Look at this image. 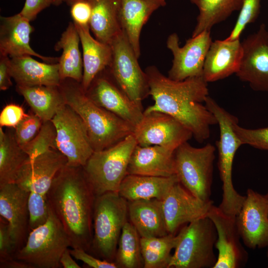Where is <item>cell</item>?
Instances as JSON below:
<instances>
[{"label":"cell","instance_id":"6da1fadb","mask_svg":"<svg viewBox=\"0 0 268 268\" xmlns=\"http://www.w3.org/2000/svg\"><path fill=\"white\" fill-rule=\"evenodd\" d=\"M149 87V95L154 101L144 113L160 112L167 114L184 125L199 143L210 136V128L217 124L214 116L204 103L208 95L207 82L202 76L172 80L154 66L145 70Z\"/></svg>","mask_w":268,"mask_h":268},{"label":"cell","instance_id":"7a4b0ae2","mask_svg":"<svg viewBox=\"0 0 268 268\" xmlns=\"http://www.w3.org/2000/svg\"><path fill=\"white\" fill-rule=\"evenodd\" d=\"M95 197L83 167L66 165L52 182L47 201L67 234L72 248L90 250Z\"/></svg>","mask_w":268,"mask_h":268},{"label":"cell","instance_id":"3957f363","mask_svg":"<svg viewBox=\"0 0 268 268\" xmlns=\"http://www.w3.org/2000/svg\"><path fill=\"white\" fill-rule=\"evenodd\" d=\"M60 87L66 104L84 122L94 151L109 148L133 133V126L95 104L86 94L80 83L63 80Z\"/></svg>","mask_w":268,"mask_h":268},{"label":"cell","instance_id":"277c9868","mask_svg":"<svg viewBox=\"0 0 268 268\" xmlns=\"http://www.w3.org/2000/svg\"><path fill=\"white\" fill-rule=\"evenodd\" d=\"M204 104L215 117L220 131L216 145L222 196L218 207L225 213L236 216L245 199V196L241 195L234 189L232 176L234 157L242 145L233 128L234 124L238 122V120L209 96L205 99Z\"/></svg>","mask_w":268,"mask_h":268},{"label":"cell","instance_id":"5b68a950","mask_svg":"<svg viewBox=\"0 0 268 268\" xmlns=\"http://www.w3.org/2000/svg\"><path fill=\"white\" fill-rule=\"evenodd\" d=\"M128 201L118 192L96 196L93 213L94 234L90 249L103 260L113 262L123 227L127 222Z\"/></svg>","mask_w":268,"mask_h":268},{"label":"cell","instance_id":"8992f818","mask_svg":"<svg viewBox=\"0 0 268 268\" xmlns=\"http://www.w3.org/2000/svg\"><path fill=\"white\" fill-rule=\"evenodd\" d=\"M136 145L132 134L109 148L94 151L83 168L95 196L118 192L128 175L129 161Z\"/></svg>","mask_w":268,"mask_h":268},{"label":"cell","instance_id":"52a82bcc","mask_svg":"<svg viewBox=\"0 0 268 268\" xmlns=\"http://www.w3.org/2000/svg\"><path fill=\"white\" fill-rule=\"evenodd\" d=\"M69 247V238L50 208L46 223L29 233L25 244L14 259L27 263L32 268H60L61 257Z\"/></svg>","mask_w":268,"mask_h":268},{"label":"cell","instance_id":"ba28073f","mask_svg":"<svg viewBox=\"0 0 268 268\" xmlns=\"http://www.w3.org/2000/svg\"><path fill=\"white\" fill-rule=\"evenodd\" d=\"M179 234V240L168 268H214L217 261L213 251L217 233L207 216L183 227Z\"/></svg>","mask_w":268,"mask_h":268},{"label":"cell","instance_id":"9c48e42d","mask_svg":"<svg viewBox=\"0 0 268 268\" xmlns=\"http://www.w3.org/2000/svg\"><path fill=\"white\" fill-rule=\"evenodd\" d=\"M215 147L208 143L195 147L188 142L175 152L176 175L179 182L196 197L210 201Z\"/></svg>","mask_w":268,"mask_h":268},{"label":"cell","instance_id":"30bf717a","mask_svg":"<svg viewBox=\"0 0 268 268\" xmlns=\"http://www.w3.org/2000/svg\"><path fill=\"white\" fill-rule=\"evenodd\" d=\"M110 45L112 56L107 67L109 73L129 98L143 109L142 102L149 95L146 73L140 68L138 58L122 31Z\"/></svg>","mask_w":268,"mask_h":268},{"label":"cell","instance_id":"8fae6325","mask_svg":"<svg viewBox=\"0 0 268 268\" xmlns=\"http://www.w3.org/2000/svg\"><path fill=\"white\" fill-rule=\"evenodd\" d=\"M51 121L56 130V149L66 157L67 165L83 167L94 151L81 118L66 104Z\"/></svg>","mask_w":268,"mask_h":268},{"label":"cell","instance_id":"7c38bea8","mask_svg":"<svg viewBox=\"0 0 268 268\" xmlns=\"http://www.w3.org/2000/svg\"><path fill=\"white\" fill-rule=\"evenodd\" d=\"M133 134L137 145H156L174 151L193 137L192 132L179 121L160 112L143 113Z\"/></svg>","mask_w":268,"mask_h":268},{"label":"cell","instance_id":"4fadbf2b","mask_svg":"<svg viewBox=\"0 0 268 268\" xmlns=\"http://www.w3.org/2000/svg\"><path fill=\"white\" fill-rule=\"evenodd\" d=\"M211 42L210 31H204L192 37L182 47H180L177 34H170L166 44L173 59L168 77L174 80L182 81L202 76L205 58Z\"/></svg>","mask_w":268,"mask_h":268},{"label":"cell","instance_id":"5bb4252c","mask_svg":"<svg viewBox=\"0 0 268 268\" xmlns=\"http://www.w3.org/2000/svg\"><path fill=\"white\" fill-rule=\"evenodd\" d=\"M241 43L242 56L235 74L253 90L268 92V30L266 25L262 24Z\"/></svg>","mask_w":268,"mask_h":268},{"label":"cell","instance_id":"9a60e30c","mask_svg":"<svg viewBox=\"0 0 268 268\" xmlns=\"http://www.w3.org/2000/svg\"><path fill=\"white\" fill-rule=\"evenodd\" d=\"M235 217L241 239L247 247L255 249L268 247V216L264 195L248 189Z\"/></svg>","mask_w":268,"mask_h":268},{"label":"cell","instance_id":"2e32d148","mask_svg":"<svg viewBox=\"0 0 268 268\" xmlns=\"http://www.w3.org/2000/svg\"><path fill=\"white\" fill-rule=\"evenodd\" d=\"M207 216L212 221L217 233L215 247L218 256L214 268H238L244 266L248 254L240 242L236 216L225 213L214 205Z\"/></svg>","mask_w":268,"mask_h":268},{"label":"cell","instance_id":"e0dca14e","mask_svg":"<svg viewBox=\"0 0 268 268\" xmlns=\"http://www.w3.org/2000/svg\"><path fill=\"white\" fill-rule=\"evenodd\" d=\"M104 72V70L96 76L86 94L97 105L135 128L142 119L144 111L120 88L109 73L106 75Z\"/></svg>","mask_w":268,"mask_h":268},{"label":"cell","instance_id":"ac0fdd59","mask_svg":"<svg viewBox=\"0 0 268 268\" xmlns=\"http://www.w3.org/2000/svg\"><path fill=\"white\" fill-rule=\"evenodd\" d=\"M162 201L166 228L175 234L178 229L207 216L213 201H204L194 196L179 182L171 188Z\"/></svg>","mask_w":268,"mask_h":268},{"label":"cell","instance_id":"d6986e66","mask_svg":"<svg viewBox=\"0 0 268 268\" xmlns=\"http://www.w3.org/2000/svg\"><path fill=\"white\" fill-rule=\"evenodd\" d=\"M66 157L52 148L36 158H29L19 171L15 183L21 189L47 197L58 172L67 165Z\"/></svg>","mask_w":268,"mask_h":268},{"label":"cell","instance_id":"ffe728a7","mask_svg":"<svg viewBox=\"0 0 268 268\" xmlns=\"http://www.w3.org/2000/svg\"><path fill=\"white\" fill-rule=\"evenodd\" d=\"M29 192L15 183L0 186V215L9 224L17 252L25 244L29 234Z\"/></svg>","mask_w":268,"mask_h":268},{"label":"cell","instance_id":"44dd1931","mask_svg":"<svg viewBox=\"0 0 268 268\" xmlns=\"http://www.w3.org/2000/svg\"><path fill=\"white\" fill-rule=\"evenodd\" d=\"M30 21L20 13L0 18V55L13 58L23 55L36 57L48 63H57L60 57H49L36 52L30 46L34 30Z\"/></svg>","mask_w":268,"mask_h":268},{"label":"cell","instance_id":"7402d4cb","mask_svg":"<svg viewBox=\"0 0 268 268\" xmlns=\"http://www.w3.org/2000/svg\"><path fill=\"white\" fill-rule=\"evenodd\" d=\"M242 56V46L240 39L212 41L204 60L203 78L207 83L212 82L236 74Z\"/></svg>","mask_w":268,"mask_h":268},{"label":"cell","instance_id":"603a6c76","mask_svg":"<svg viewBox=\"0 0 268 268\" xmlns=\"http://www.w3.org/2000/svg\"><path fill=\"white\" fill-rule=\"evenodd\" d=\"M175 152L159 145L137 144L129 161L128 174L164 177L176 175Z\"/></svg>","mask_w":268,"mask_h":268},{"label":"cell","instance_id":"cb8c5ba5","mask_svg":"<svg viewBox=\"0 0 268 268\" xmlns=\"http://www.w3.org/2000/svg\"><path fill=\"white\" fill-rule=\"evenodd\" d=\"M166 4L162 0H120L119 20L121 30L138 58L143 25L154 11Z\"/></svg>","mask_w":268,"mask_h":268},{"label":"cell","instance_id":"d4e9b609","mask_svg":"<svg viewBox=\"0 0 268 268\" xmlns=\"http://www.w3.org/2000/svg\"><path fill=\"white\" fill-rule=\"evenodd\" d=\"M10 75L17 85L60 86L62 82L57 63H42L29 55L11 58Z\"/></svg>","mask_w":268,"mask_h":268},{"label":"cell","instance_id":"484cf974","mask_svg":"<svg viewBox=\"0 0 268 268\" xmlns=\"http://www.w3.org/2000/svg\"><path fill=\"white\" fill-rule=\"evenodd\" d=\"M74 24L82 48L83 71L80 84L86 92L96 76L110 66L112 48L110 44L102 43L93 38L90 33L89 26Z\"/></svg>","mask_w":268,"mask_h":268},{"label":"cell","instance_id":"4316f807","mask_svg":"<svg viewBox=\"0 0 268 268\" xmlns=\"http://www.w3.org/2000/svg\"><path fill=\"white\" fill-rule=\"evenodd\" d=\"M128 215L140 237L168 234L162 201L156 199L128 201Z\"/></svg>","mask_w":268,"mask_h":268},{"label":"cell","instance_id":"83f0119b","mask_svg":"<svg viewBox=\"0 0 268 268\" xmlns=\"http://www.w3.org/2000/svg\"><path fill=\"white\" fill-rule=\"evenodd\" d=\"M178 182L176 175L164 177L128 174L122 182L118 193L128 201L153 199L163 200Z\"/></svg>","mask_w":268,"mask_h":268},{"label":"cell","instance_id":"f1b7e54d","mask_svg":"<svg viewBox=\"0 0 268 268\" xmlns=\"http://www.w3.org/2000/svg\"><path fill=\"white\" fill-rule=\"evenodd\" d=\"M80 37L73 22H69L54 49L62 51L58 62L62 80L71 79L81 83L83 71V60L79 50Z\"/></svg>","mask_w":268,"mask_h":268},{"label":"cell","instance_id":"f546056e","mask_svg":"<svg viewBox=\"0 0 268 268\" xmlns=\"http://www.w3.org/2000/svg\"><path fill=\"white\" fill-rule=\"evenodd\" d=\"M92 7L90 30L98 41L110 44L121 31L119 20L120 0H88Z\"/></svg>","mask_w":268,"mask_h":268},{"label":"cell","instance_id":"4dcf8cb0","mask_svg":"<svg viewBox=\"0 0 268 268\" xmlns=\"http://www.w3.org/2000/svg\"><path fill=\"white\" fill-rule=\"evenodd\" d=\"M16 90L43 122L52 120L59 110L66 104L60 86L17 85Z\"/></svg>","mask_w":268,"mask_h":268},{"label":"cell","instance_id":"1f68e13d","mask_svg":"<svg viewBox=\"0 0 268 268\" xmlns=\"http://www.w3.org/2000/svg\"><path fill=\"white\" fill-rule=\"evenodd\" d=\"M244 0H190L197 6L199 14L192 37L210 31L215 25L225 21L236 11H240Z\"/></svg>","mask_w":268,"mask_h":268},{"label":"cell","instance_id":"d6a6232c","mask_svg":"<svg viewBox=\"0 0 268 268\" xmlns=\"http://www.w3.org/2000/svg\"><path fill=\"white\" fill-rule=\"evenodd\" d=\"M28 158L15 135L4 132L0 127V186L15 183L19 171Z\"/></svg>","mask_w":268,"mask_h":268},{"label":"cell","instance_id":"836d02e7","mask_svg":"<svg viewBox=\"0 0 268 268\" xmlns=\"http://www.w3.org/2000/svg\"><path fill=\"white\" fill-rule=\"evenodd\" d=\"M180 235L168 234L161 237H140L144 268H168L171 252L179 242Z\"/></svg>","mask_w":268,"mask_h":268},{"label":"cell","instance_id":"e575fe53","mask_svg":"<svg viewBox=\"0 0 268 268\" xmlns=\"http://www.w3.org/2000/svg\"><path fill=\"white\" fill-rule=\"evenodd\" d=\"M139 236L135 227L127 221L122 230L115 258L118 268H137L143 264Z\"/></svg>","mask_w":268,"mask_h":268},{"label":"cell","instance_id":"d590c367","mask_svg":"<svg viewBox=\"0 0 268 268\" xmlns=\"http://www.w3.org/2000/svg\"><path fill=\"white\" fill-rule=\"evenodd\" d=\"M56 130L52 121L44 122L35 137L21 148L33 159L50 149H56Z\"/></svg>","mask_w":268,"mask_h":268},{"label":"cell","instance_id":"8d00e7d4","mask_svg":"<svg viewBox=\"0 0 268 268\" xmlns=\"http://www.w3.org/2000/svg\"><path fill=\"white\" fill-rule=\"evenodd\" d=\"M29 233L44 224L48 219L50 207L47 197L30 192L28 198Z\"/></svg>","mask_w":268,"mask_h":268},{"label":"cell","instance_id":"74e56055","mask_svg":"<svg viewBox=\"0 0 268 268\" xmlns=\"http://www.w3.org/2000/svg\"><path fill=\"white\" fill-rule=\"evenodd\" d=\"M261 8V0H244L235 26L226 38L232 41L239 39L246 26L258 18Z\"/></svg>","mask_w":268,"mask_h":268},{"label":"cell","instance_id":"f35d334b","mask_svg":"<svg viewBox=\"0 0 268 268\" xmlns=\"http://www.w3.org/2000/svg\"><path fill=\"white\" fill-rule=\"evenodd\" d=\"M235 123L233 128L242 145L247 144L255 148L268 151V127L255 129L240 127Z\"/></svg>","mask_w":268,"mask_h":268},{"label":"cell","instance_id":"ab89813d","mask_svg":"<svg viewBox=\"0 0 268 268\" xmlns=\"http://www.w3.org/2000/svg\"><path fill=\"white\" fill-rule=\"evenodd\" d=\"M43 122L36 114H26L15 128V137L22 148L31 141L39 132Z\"/></svg>","mask_w":268,"mask_h":268},{"label":"cell","instance_id":"60d3db41","mask_svg":"<svg viewBox=\"0 0 268 268\" xmlns=\"http://www.w3.org/2000/svg\"><path fill=\"white\" fill-rule=\"evenodd\" d=\"M17 248L8 222L0 219V262L14 259Z\"/></svg>","mask_w":268,"mask_h":268},{"label":"cell","instance_id":"b9f144b4","mask_svg":"<svg viewBox=\"0 0 268 268\" xmlns=\"http://www.w3.org/2000/svg\"><path fill=\"white\" fill-rule=\"evenodd\" d=\"M26 115L22 107L18 105H7L0 114V127L15 128Z\"/></svg>","mask_w":268,"mask_h":268},{"label":"cell","instance_id":"7bdbcfd3","mask_svg":"<svg viewBox=\"0 0 268 268\" xmlns=\"http://www.w3.org/2000/svg\"><path fill=\"white\" fill-rule=\"evenodd\" d=\"M70 13L75 24L89 26L92 7L88 0H79L70 5Z\"/></svg>","mask_w":268,"mask_h":268},{"label":"cell","instance_id":"ee69618b","mask_svg":"<svg viewBox=\"0 0 268 268\" xmlns=\"http://www.w3.org/2000/svg\"><path fill=\"white\" fill-rule=\"evenodd\" d=\"M73 258L82 262L88 266L93 268H117L118 266L115 262L105 260H100L89 254L84 250L79 248L69 249Z\"/></svg>","mask_w":268,"mask_h":268},{"label":"cell","instance_id":"f6af8a7d","mask_svg":"<svg viewBox=\"0 0 268 268\" xmlns=\"http://www.w3.org/2000/svg\"><path fill=\"white\" fill-rule=\"evenodd\" d=\"M54 0H25L19 12L30 21L34 20L43 10L53 4Z\"/></svg>","mask_w":268,"mask_h":268},{"label":"cell","instance_id":"bcb514c9","mask_svg":"<svg viewBox=\"0 0 268 268\" xmlns=\"http://www.w3.org/2000/svg\"><path fill=\"white\" fill-rule=\"evenodd\" d=\"M10 60V58L8 56L0 55V90H6L12 85L9 68Z\"/></svg>","mask_w":268,"mask_h":268},{"label":"cell","instance_id":"7dc6e473","mask_svg":"<svg viewBox=\"0 0 268 268\" xmlns=\"http://www.w3.org/2000/svg\"><path fill=\"white\" fill-rule=\"evenodd\" d=\"M69 249L65 251L60 259V264L64 268H80L81 267L73 259Z\"/></svg>","mask_w":268,"mask_h":268},{"label":"cell","instance_id":"c3c4849f","mask_svg":"<svg viewBox=\"0 0 268 268\" xmlns=\"http://www.w3.org/2000/svg\"><path fill=\"white\" fill-rule=\"evenodd\" d=\"M0 268H32V267L27 263L12 259L6 261L0 262Z\"/></svg>","mask_w":268,"mask_h":268},{"label":"cell","instance_id":"681fc988","mask_svg":"<svg viewBox=\"0 0 268 268\" xmlns=\"http://www.w3.org/2000/svg\"><path fill=\"white\" fill-rule=\"evenodd\" d=\"M66 0H54L53 4L55 6H59L64 1H66Z\"/></svg>","mask_w":268,"mask_h":268},{"label":"cell","instance_id":"f907efd6","mask_svg":"<svg viewBox=\"0 0 268 268\" xmlns=\"http://www.w3.org/2000/svg\"><path fill=\"white\" fill-rule=\"evenodd\" d=\"M264 196L266 200V202H267V212H268V191L266 194L264 195Z\"/></svg>","mask_w":268,"mask_h":268},{"label":"cell","instance_id":"816d5d0a","mask_svg":"<svg viewBox=\"0 0 268 268\" xmlns=\"http://www.w3.org/2000/svg\"><path fill=\"white\" fill-rule=\"evenodd\" d=\"M78 0H66V2H67V3L70 6L73 3Z\"/></svg>","mask_w":268,"mask_h":268},{"label":"cell","instance_id":"f5cc1de1","mask_svg":"<svg viewBox=\"0 0 268 268\" xmlns=\"http://www.w3.org/2000/svg\"><path fill=\"white\" fill-rule=\"evenodd\" d=\"M267 248H268V250H267V258H268V247H267Z\"/></svg>","mask_w":268,"mask_h":268},{"label":"cell","instance_id":"db71d44e","mask_svg":"<svg viewBox=\"0 0 268 268\" xmlns=\"http://www.w3.org/2000/svg\"><path fill=\"white\" fill-rule=\"evenodd\" d=\"M163 0V1H166V0Z\"/></svg>","mask_w":268,"mask_h":268}]
</instances>
